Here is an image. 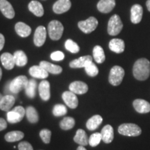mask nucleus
<instances>
[{
	"instance_id": "1",
	"label": "nucleus",
	"mask_w": 150,
	"mask_h": 150,
	"mask_svg": "<svg viewBox=\"0 0 150 150\" xmlns=\"http://www.w3.org/2000/svg\"><path fill=\"white\" fill-rule=\"evenodd\" d=\"M133 74L137 80H147L150 75L149 61L145 58L137 60L133 67Z\"/></svg>"
},
{
	"instance_id": "2",
	"label": "nucleus",
	"mask_w": 150,
	"mask_h": 150,
	"mask_svg": "<svg viewBox=\"0 0 150 150\" xmlns=\"http://www.w3.org/2000/svg\"><path fill=\"white\" fill-rule=\"evenodd\" d=\"M119 134L125 136H138L141 134L142 130L136 124L125 123L118 127Z\"/></svg>"
},
{
	"instance_id": "3",
	"label": "nucleus",
	"mask_w": 150,
	"mask_h": 150,
	"mask_svg": "<svg viewBox=\"0 0 150 150\" xmlns=\"http://www.w3.org/2000/svg\"><path fill=\"white\" fill-rule=\"evenodd\" d=\"M125 76V70L122 67L118 65L113 66L110 71L108 81L111 85L114 86H119Z\"/></svg>"
},
{
	"instance_id": "4",
	"label": "nucleus",
	"mask_w": 150,
	"mask_h": 150,
	"mask_svg": "<svg viewBox=\"0 0 150 150\" xmlns=\"http://www.w3.org/2000/svg\"><path fill=\"white\" fill-rule=\"evenodd\" d=\"M28 82H29V80H28L27 76H23V75L17 76L13 80L11 81L10 84H9V91L12 93L18 94L22 90L25 88Z\"/></svg>"
},
{
	"instance_id": "5",
	"label": "nucleus",
	"mask_w": 150,
	"mask_h": 150,
	"mask_svg": "<svg viewBox=\"0 0 150 150\" xmlns=\"http://www.w3.org/2000/svg\"><path fill=\"white\" fill-rule=\"evenodd\" d=\"M123 24L119 16L113 15L108 23V33L110 35H117L121 32Z\"/></svg>"
},
{
	"instance_id": "6",
	"label": "nucleus",
	"mask_w": 150,
	"mask_h": 150,
	"mask_svg": "<svg viewBox=\"0 0 150 150\" xmlns=\"http://www.w3.org/2000/svg\"><path fill=\"white\" fill-rule=\"evenodd\" d=\"M48 31L49 35L52 40H59L63 33V24L57 20H52L48 25Z\"/></svg>"
},
{
	"instance_id": "7",
	"label": "nucleus",
	"mask_w": 150,
	"mask_h": 150,
	"mask_svg": "<svg viewBox=\"0 0 150 150\" xmlns=\"http://www.w3.org/2000/svg\"><path fill=\"white\" fill-rule=\"evenodd\" d=\"M25 114L26 110L22 106H18L7 112V120L11 124L18 123L23 119Z\"/></svg>"
},
{
	"instance_id": "8",
	"label": "nucleus",
	"mask_w": 150,
	"mask_h": 150,
	"mask_svg": "<svg viewBox=\"0 0 150 150\" xmlns=\"http://www.w3.org/2000/svg\"><path fill=\"white\" fill-rule=\"evenodd\" d=\"M98 26V21L94 17H90L87 20L80 21L78 23V27L81 31L85 33H91L96 29Z\"/></svg>"
},
{
	"instance_id": "9",
	"label": "nucleus",
	"mask_w": 150,
	"mask_h": 150,
	"mask_svg": "<svg viewBox=\"0 0 150 150\" xmlns=\"http://www.w3.org/2000/svg\"><path fill=\"white\" fill-rule=\"evenodd\" d=\"M62 98L65 104L70 108H76L78 106L79 101L76 94L70 91H65L62 95Z\"/></svg>"
},
{
	"instance_id": "10",
	"label": "nucleus",
	"mask_w": 150,
	"mask_h": 150,
	"mask_svg": "<svg viewBox=\"0 0 150 150\" xmlns=\"http://www.w3.org/2000/svg\"><path fill=\"white\" fill-rule=\"evenodd\" d=\"M47 37V31L45 27L40 26L37 27L33 37V42L37 47H41L44 45Z\"/></svg>"
},
{
	"instance_id": "11",
	"label": "nucleus",
	"mask_w": 150,
	"mask_h": 150,
	"mask_svg": "<svg viewBox=\"0 0 150 150\" xmlns=\"http://www.w3.org/2000/svg\"><path fill=\"white\" fill-rule=\"evenodd\" d=\"M143 14V8L140 4H135L131 8V21L133 24H138L141 22Z\"/></svg>"
},
{
	"instance_id": "12",
	"label": "nucleus",
	"mask_w": 150,
	"mask_h": 150,
	"mask_svg": "<svg viewBox=\"0 0 150 150\" xmlns=\"http://www.w3.org/2000/svg\"><path fill=\"white\" fill-rule=\"evenodd\" d=\"M70 91L75 94L78 95H83L85 94L88 91V86L87 84L83 81H76L70 83L69 86Z\"/></svg>"
},
{
	"instance_id": "13",
	"label": "nucleus",
	"mask_w": 150,
	"mask_h": 150,
	"mask_svg": "<svg viewBox=\"0 0 150 150\" xmlns=\"http://www.w3.org/2000/svg\"><path fill=\"white\" fill-rule=\"evenodd\" d=\"M134 109L139 113H147L150 112V104L145 99H136L133 102Z\"/></svg>"
},
{
	"instance_id": "14",
	"label": "nucleus",
	"mask_w": 150,
	"mask_h": 150,
	"mask_svg": "<svg viewBox=\"0 0 150 150\" xmlns=\"http://www.w3.org/2000/svg\"><path fill=\"white\" fill-rule=\"evenodd\" d=\"M0 11L6 18L12 19L15 16V11L12 5L7 0H0Z\"/></svg>"
},
{
	"instance_id": "15",
	"label": "nucleus",
	"mask_w": 150,
	"mask_h": 150,
	"mask_svg": "<svg viewBox=\"0 0 150 150\" xmlns=\"http://www.w3.org/2000/svg\"><path fill=\"white\" fill-rule=\"evenodd\" d=\"M70 8L71 1L70 0H58L53 6V10L57 14L64 13Z\"/></svg>"
},
{
	"instance_id": "16",
	"label": "nucleus",
	"mask_w": 150,
	"mask_h": 150,
	"mask_svg": "<svg viewBox=\"0 0 150 150\" xmlns=\"http://www.w3.org/2000/svg\"><path fill=\"white\" fill-rule=\"evenodd\" d=\"M39 95L41 99L44 101H48L50 99V84L46 80L40 82L38 86Z\"/></svg>"
},
{
	"instance_id": "17",
	"label": "nucleus",
	"mask_w": 150,
	"mask_h": 150,
	"mask_svg": "<svg viewBox=\"0 0 150 150\" xmlns=\"http://www.w3.org/2000/svg\"><path fill=\"white\" fill-rule=\"evenodd\" d=\"M115 6V0H100L97 4V9L103 13H110Z\"/></svg>"
},
{
	"instance_id": "18",
	"label": "nucleus",
	"mask_w": 150,
	"mask_h": 150,
	"mask_svg": "<svg viewBox=\"0 0 150 150\" xmlns=\"http://www.w3.org/2000/svg\"><path fill=\"white\" fill-rule=\"evenodd\" d=\"M15 102H16V99L13 95H5L0 100V109L4 111H9L14 105Z\"/></svg>"
},
{
	"instance_id": "19",
	"label": "nucleus",
	"mask_w": 150,
	"mask_h": 150,
	"mask_svg": "<svg viewBox=\"0 0 150 150\" xmlns=\"http://www.w3.org/2000/svg\"><path fill=\"white\" fill-rule=\"evenodd\" d=\"M29 74L33 77L42 79H46L49 75V73L40 65H33L30 67Z\"/></svg>"
},
{
	"instance_id": "20",
	"label": "nucleus",
	"mask_w": 150,
	"mask_h": 150,
	"mask_svg": "<svg viewBox=\"0 0 150 150\" xmlns=\"http://www.w3.org/2000/svg\"><path fill=\"white\" fill-rule=\"evenodd\" d=\"M102 140L106 144L110 143L114 138V131L112 126L109 125H106L103 127L101 131Z\"/></svg>"
},
{
	"instance_id": "21",
	"label": "nucleus",
	"mask_w": 150,
	"mask_h": 150,
	"mask_svg": "<svg viewBox=\"0 0 150 150\" xmlns=\"http://www.w3.org/2000/svg\"><path fill=\"white\" fill-rule=\"evenodd\" d=\"M109 48L112 52L117 54H121L125 51V44L122 39H112L109 42Z\"/></svg>"
},
{
	"instance_id": "22",
	"label": "nucleus",
	"mask_w": 150,
	"mask_h": 150,
	"mask_svg": "<svg viewBox=\"0 0 150 150\" xmlns=\"http://www.w3.org/2000/svg\"><path fill=\"white\" fill-rule=\"evenodd\" d=\"M0 59H1V63H2L3 66L4 67L6 70H12L14 67L15 65H16L14 60V56L10 53L6 52V53L2 54Z\"/></svg>"
},
{
	"instance_id": "23",
	"label": "nucleus",
	"mask_w": 150,
	"mask_h": 150,
	"mask_svg": "<svg viewBox=\"0 0 150 150\" xmlns=\"http://www.w3.org/2000/svg\"><path fill=\"white\" fill-rule=\"evenodd\" d=\"M93 61V58L91 56H84L79 58L78 59H75L70 62V66L72 68H81L85 67L88 63Z\"/></svg>"
},
{
	"instance_id": "24",
	"label": "nucleus",
	"mask_w": 150,
	"mask_h": 150,
	"mask_svg": "<svg viewBox=\"0 0 150 150\" xmlns=\"http://www.w3.org/2000/svg\"><path fill=\"white\" fill-rule=\"evenodd\" d=\"M39 65L43 67L48 73H51V74H61L62 71H63V69L61 66L52 64V63L47 61H41Z\"/></svg>"
},
{
	"instance_id": "25",
	"label": "nucleus",
	"mask_w": 150,
	"mask_h": 150,
	"mask_svg": "<svg viewBox=\"0 0 150 150\" xmlns=\"http://www.w3.org/2000/svg\"><path fill=\"white\" fill-rule=\"evenodd\" d=\"M15 29H16V33H18L20 37L22 38L28 37L31 33V27H30L29 25H27V24H26L25 23L22 22H18V23L16 24Z\"/></svg>"
},
{
	"instance_id": "26",
	"label": "nucleus",
	"mask_w": 150,
	"mask_h": 150,
	"mask_svg": "<svg viewBox=\"0 0 150 150\" xmlns=\"http://www.w3.org/2000/svg\"><path fill=\"white\" fill-rule=\"evenodd\" d=\"M74 141L81 146H86L88 144V138L86 131L83 129H78L74 137Z\"/></svg>"
},
{
	"instance_id": "27",
	"label": "nucleus",
	"mask_w": 150,
	"mask_h": 150,
	"mask_svg": "<svg viewBox=\"0 0 150 150\" xmlns=\"http://www.w3.org/2000/svg\"><path fill=\"white\" fill-rule=\"evenodd\" d=\"M103 121L102 116L95 115L91 117L86 122V127L90 131H94L101 125Z\"/></svg>"
},
{
	"instance_id": "28",
	"label": "nucleus",
	"mask_w": 150,
	"mask_h": 150,
	"mask_svg": "<svg viewBox=\"0 0 150 150\" xmlns=\"http://www.w3.org/2000/svg\"><path fill=\"white\" fill-rule=\"evenodd\" d=\"M29 9L37 17H41L44 14V8L42 5L38 1H31L29 4Z\"/></svg>"
},
{
	"instance_id": "29",
	"label": "nucleus",
	"mask_w": 150,
	"mask_h": 150,
	"mask_svg": "<svg viewBox=\"0 0 150 150\" xmlns=\"http://www.w3.org/2000/svg\"><path fill=\"white\" fill-rule=\"evenodd\" d=\"M13 56L16 65L19 67H23L27 65L28 61L27 56L23 51H21V50L16 51L14 53Z\"/></svg>"
},
{
	"instance_id": "30",
	"label": "nucleus",
	"mask_w": 150,
	"mask_h": 150,
	"mask_svg": "<svg viewBox=\"0 0 150 150\" xmlns=\"http://www.w3.org/2000/svg\"><path fill=\"white\" fill-rule=\"evenodd\" d=\"M24 134L22 131H13L7 133L5 135L4 138L7 142H13L22 140L24 138Z\"/></svg>"
},
{
	"instance_id": "31",
	"label": "nucleus",
	"mask_w": 150,
	"mask_h": 150,
	"mask_svg": "<svg viewBox=\"0 0 150 150\" xmlns=\"http://www.w3.org/2000/svg\"><path fill=\"white\" fill-rule=\"evenodd\" d=\"M93 58L97 63H104L106 57L104 50L101 46L96 45L93 49Z\"/></svg>"
},
{
	"instance_id": "32",
	"label": "nucleus",
	"mask_w": 150,
	"mask_h": 150,
	"mask_svg": "<svg viewBox=\"0 0 150 150\" xmlns=\"http://www.w3.org/2000/svg\"><path fill=\"white\" fill-rule=\"evenodd\" d=\"M26 115L27 120L31 123H36L39 120V116L36 109L33 106H28L26 109Z\"/></svg>"
},
{
	"instance_id": "33",
	"label": "nucleus",
	"mask_w": 150,
	"mask_h": 150,
	"mask_svg": "<svg viewBox=\"0 0 150 150\" xmlns=\"http://www.w3.org/2000/svg\"><path fill=\"white\" fill-rule=\"evenodd\" d=\"M37 87V83L34 79L29 81L25 89V93L28 97L33 99L35 96V89Z\"/></svg>"
},
{
	"instance_id": "34",
	"label": "nucleus",
	"mask_w": 150,
	"mask_h": 150,
	"mask_svg": "<svg viewBox=\"0 0 150 150\" xmlns=\"http://www.w3.org/2000/svg\"><path fill=\"white\" fill-rule=\"evenodd\" d=\"M75 120L72 117H65L60 122V127L63 130H70L74 127Z\"/></svg>"
},
{
	"instance_id": "35",
	"label": "nucleus",
	"mask_w": 150,
	"mask_h": 150,
	"mask_svg": "<svg viewBox=\"0 0 150 150\" xmlns=\"http://www.w3.org/2000/svg\"><path fill=\"white\" fill-rule=\"evenodd\" d=\"M84 68H85L86 74L90 76H92V77L96 76L99 73L98 68H97V67L95 65V63H93V61L88 63Z\"/></svg>"
},
{
	"instance_id": "36",
	"label": "nucleus",
	"mask_w": 150,
	"mask_h": 150,
	"mask_svg": "<svg viewBox=\"0 0 150 150\" xmlns=\"http://www.w3.org/2000/svg\"><path fill=\"white\" fill-rule=\"evenodd\" d=\"M65 47L67 51L70 52L71 53L73 54L78 53L80 50L79 46L74 41L70 40V39H68V40H66V42L65 43Z\"/></svg>"
},
{
	"instance_id": "37",
	"label": "nucleus",
	"mask_w": 150,
	"mask_h": 150,
	"mask_svg": "<svg viewBox=\"0 0 150 150\" xmlns=\"http://www.w3.org/2000/svg\"><path fill=\"white\" fill-rule=\"evenodd\" d=\"M67 111L66 106L63 104H56L53 108V115L56 117L65 115Z\"/></svg>"
},
{
	"instance_id": "38",
	"label": "nucleus",
	"mask_w": 150,
	"mask_h": 150,
	"mask_svg": "<svg viewBox=\"0 0 150 150\" xmlns=\"http://www.w3.org/2000/svg\"><path fill=\"white\" fill-rule=\"evenodd\" d=\"M101 140H102L101 133H94L90 136L88 139V144L91 147H96L100 143Z\"/></svg>"
},
{
	"instance_id": "39",
	"label": "nucleus",
	"mask_w": 150,
	"mask_h": 150,
	"mask_svg": "<svg viewBox=\"0 0 150 150\" xmlns=\"http://www.w3.org/2000/svg\"><path fill=\"white\" fill-rule=\"evenodd\" d=\"M52 132L49 129H44L40 131V136L41 139L45 144H49L51 140Z\"/></svg>"
},
{
	"instance_id": "40",
	"label": "nucleus",
	"mask_w": 150,
	"mask_h": 150,
	"mask_svg": "<svg viewBox=\"0 0 150 150\" xmlns=\"http://www.w3.org/2000/svg\"><path fill=\"white\" fill-rule=\"evenodd\" d=\"M65 55L62 52L56 51L51 54V59L55 61H61L64 59Z\"/></svg>"
},
{
	"instance_id": "41",
	"label": "nucleus",
	"mask_w": 150,
	"mask_h": 150,
	"mask_svg": "<svg viewBox=\"0 0 150 150\" xmlns=\"http://www.w3.org/2000/svg\"><path fill=\"white\" fill-rule=\"evenodd\" d=\"M19 150H33V147L29 142L26 141L20 142L18 145Z\"/></svg>"
},
{
	"instance_id": "42",
	"label": "nucleus",
	"mask_w": 150,
	"mask_h": 150,
	"mask_svg": "<svg viewBox=\"0 0 150 150\" xmlns=\"http://www.w3.org/2000/svg\"><path fill=\"white\" fill-rule=\"evenodd\" d=\"M7 127V122L4 118H0V131L4 130Z\"/></svg>"
},
{
	"instance_id": "43",
	"label": "nucleus",
	"mask_w": 150,
	"mask_h": 150,
	"mask_svg": "<svg viewBox=\"0 0 150 150\" xmlns=\"http://www.w3.org/2000/svg\"><path fill=\"white\" fill-rule=\"evenodd\" d=\"M4 43H5L4 36L1 33H0V51L2 50L4 46Z\"/></svg>"
},
{
	"instance_id": "44",
	"label": "nucleus",
	"mask_w": 150,
	"mask_h": 150,
	"mask_svg": "<svg viewBox=\"0 0 150 150\" xmlns=\"http://www.w3.org/2000/svg\"><path fill=\"white\" fill-rule=\"evenodd\" d=\"M146 6H147V10L150 12V0H147V2H146Z\"/></svg>"
},
{
	"instance_id": "45",
	"label": "nucleus",
	"mask_w": 150,
	"mask_h": 150,
	"mask_svg": "<svg viewBox=\"0 0 150 150\" xmlns=\"http://www.w3.org/2000/svg\"><path fill=\"white\" fill-rule=\"evenodd\" d=\"M76 150H87V149H86V148L83 147V146L80 145V146H79V147H77V149H76Z\"/></svg>"
},
{
	"instance_id": "46",
	"label": "nucleus",
	"mask_w": 150,
	"mask_h": 150,
	"mask_svg": "<svg viewBox=\"0 0 150 150\" xmlns=\"http://www.w3.org/2000/svg\"><path fill=\"white\" fill-rule=\"evenodd\" d=\"M1 76H2V70H1V67H0V81H1Z\"/></svg>"
},
{
	"instance_id": "47",
	"label": "nucleus",
	"mask_w": 150,
	"mask_h": 150,
	"mask_svg": "<svg viewBox=\"0 0 150 150\" xmlns=\"http://www.w3.org/2000/svg\"><path fill=\"white\" fill-rule=\"evenodd\" d=\"M0 100H1V99H0Z\"/></svg>"
}]
</instances>
